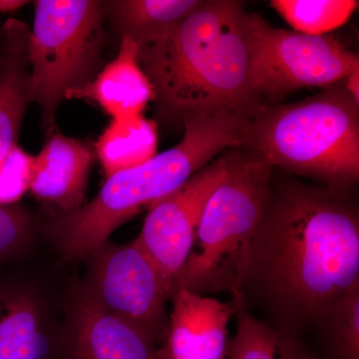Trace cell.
<instances>
[{
  "label": "cell",
  "mask_w": 359,
  "mask_h": 359,
  "mask_svg": "<svg viewBox=\"0 0 359 359\" xmlns=\"http://www.w3.org/2000/svg\"><path fill=\"white\" fill-rule=\"evenodd\" d=\"M82 285L106 311L164 344L169 318V290L162 273L136 240L126 245L109 240L83 259Z\"/></svg>",
  "instance_id": "8"
},
{
  "label": "cell",
  "mask_w": 359,
  "mask_h": 359,
  "mask_svg": "<svg viewBox=\"0 0 359 359\" xmlns=\"http://www.w3.org/2000/svg\"><path fill=\"white\" fill-rule=\"evenodd\" d=\"M106 18L105 1H35L28 41L32 94L47 132L55 129L65 94L92 81L101 70Z\"/></svg>",
  "instance_id": "6"
},
{
  "label": "cell",
  "mask_w": 359,
  "mask_h": 359,
  "mask_svg": "<svg viewBox=\"0 0 359 359\" xmlns=\"http://www.w3.org/2000/svg\"><path fill=\"white\" fill-rule=\"evenodd\" d=\"M231 149L173 193L153 203L140 235L135 238L159 269L169 297L172 283L192 250L205 205L226 173Z\"/></svg>",
  "instance_id": "10"
},
{
  "label": "cell",
  "mask_w": 359,
  "mask_h": 359,
  "mask_svg": "<svg viewBox=\"0 0 359 359\" xmlns=\"http://www.w3.org/2000/svg\"><path fill=\"white\" fill-rule=\"evenodd\" d=\"M32 155L15 145L0 162V205L18 204L29 190Z\"/></svg>",
  "instance_id": "22"
},
{
  "label": "cell",
  "mask_w": 359,
  "mask_h": 359,
  "mask_svg": "<svg viewBox=\"0 0 359 359\" xmlns=\"http://www.w3.org/2000/svg\"><path fill=\"white\" fill-rule=\"evenodd\" d=\"M173 311L162 359H224L228 356V325L244 302H221L202 294L179 290L172 297Z\"/></svg>",
  "instance_id": "12"
},
{
  "label": "cell",
  "mask_w": 359,
  "mask_h": 359,
  "mask_svg": "<svg viewBox=\"0 0 359 359\" xmlns=\"http://www.w3.org/2000/svg\"><path fill=\"white\" fill-rule=\"evenodd\" d=\"M249 285L292 334L325 323L359 287L358 211L347 193L294 179L276 186L271 177L242 294Z\"/></svg>",
  "instance_id": "1"
},
{
  "label": "cell",
  "mask_w": 359,
  "mask_h": 359,
  "mask_svg": "<svg viewBox=\"0 0 359 359\" xmlns=\"http://www.w3.org/2000/svg\"><path fill=\"white\" fill-rule=\"evenodd\" d=\"M344 88L353 97V100L359 104V67L351 71L344 80H342Z\"/></svg>",
  "instance_id": "23"
},
{
  "label": "cell",
  "mask_w": 359,
  "mask_h": 359,
  "mask_svg": "<svg viewBox=\"0 0 359 359\" xmlns=\"http://www.w3.org/2000/svg\"><path fill=\"white\" fill-rule=\"evenodd\" d=\"M271 6L295 32L325 35L346 23L358 1L355 0H273Z\"/></svg>",
  "instance_id": "19"
},
{
  "label": "cell",
  "mask_w": 359,
  "mask_h": 359,
  "mask_svg": "<svg viewBox=\"0 0 359 359\" xmlns=\"http://www.w3.org/2000/svg\"><path fill=\"white\" fill-rule=\"evenodd\" d=\"M359 67L358 53L327 35H308L256 20L252 80L264 106L302 88H327Z\"/></svg>",
  "instance_id": "7"
},
{
  "label": "cell",
  "mask_w": 359,
  "mask_h": 359,
  "mask_svg": "<svg viewBox=\"0 0 359 359\" xmlns=\"http://www.w3.org/2000/svg\"><path fill=\"white\" fill-rule=\"evenodd\" d=\"M33 269L0 278V359H62L65 285Z\"/></svg>",
  "instance_id": "9"
},
{
  "label": "cell",
  "mask_w": 359,
  "mask_h": 359,
  "mask_svg": "<svg viewBox=\"0 0 359 359\" xmlns=\"http://www.w3.org/2000/svg\"><path fill=\"white\" fill-rule=\"evenodd\" d=\"M157 124L143 115L113 119L94 144L106 177L139 166L157 152Z\"/></svg>",
  "instance_id": "17"
},
{
  "label": "cell",
  "mask_w": 359,
  "mask_h": 359,
  "mask_svg": "<svg viewBox=\"0 0 359 359\" xmlns=\"http://www.w3.org/2000/svg\"><path fill=\"white\" fill-rule=\"evenodd\" d=\"M41 223L23 205H0V264L33 252L42 237Z\"/></svg>",
  "instance_id": "20"
},
{
  "label": "cell",
  "mask_w": 359,
  "mask_h": 359,
  "mask_svg": "<svg viewBox=\"0 0 359 359\" xmlns=\"http://www.w3.org/2000/svg\"><path fill=\"white\" fill-rule=\"evenodd\" d=\"M257 15L236 0H202L171 32L138 46L161 120L182 126L204 111L263 109L252 80Z\"/></svg>",
  "instance_id": "2"
},
{
  "label": "cell",
  "mask_w": 359,
  "mask_h": 359,
  "mask_svg": "<svg viewBox=\"0 0 359 359\" xmlns=\"http://www.w3.org/2000/svg\"><path fill=\"white\" fill-rule=\"evenodd\" d=\"M29 33L20 20H8L0 26V162L18 145L21 125L33 102Z\"/></svg>",
  "instance_id": "14"
},
{
  "label": "cell",
  "mask_w": 359,
  "mask_h": 359,
  "mask_svg": "<svg viewBox=\"0 0 359 359\" xmlns=\"http://www.w3.org/2000/svg\"><path fill=\"white\" fill-rule=\"evenodd\" d=\"M237 334L229 342L230 359H318L297 334L271 327L238 306Z\"/></svg>",
  "instance_id": "18"
},
{
  "label": "cell",
  "mask_w": 359,
  "mask_h": 359,
  "mask_svg": "<svg viewBox=\"0 0 359 359\" xmlns=\"http://www.w3.org/2000/svg\"><path fill=\"white\" fill-rule=\"evenodd\" d=\"M252 117L224 108L189 116L178 145L112 175L88 204L42 221V237L65 263L83 261L138 212L173 193L224 151L244 145Z\"/></svg>",
  "instance_id": "3"
},
{
  "label": "cell",
  "mask_w": 359,
  "mask_h": 359,
  "mask_svg": "<svg viewBox=\"0 0 359 359\" xmlns=\"http://www.w3.org/2000/svg\"><path fill=\"white\" fill-rule=\"evenodd\" d=\"M202 0L105 1L106 15L120 36L141 46L164 36L192 13Z\"/></svg>",
  "instance_id": "16"
},
{
  "label": "cell",
  "mask_w": 359,
  "mask_h": 359,
  "mask_svg": "<svg viewBox=\"0 0 359 359\" xmlns=\"http://www.w3.org/2000/svg\"><path fill=\"white\" fill-rule=\"evenodd\" d=\"M27 4L25 0H0V13H13Z\"/></svg>",
  "instance_id": "24"
},
{
  "label": "cell",
  "mask_w": 359,
  "mask_h": 359,
  "mask_svg": "<svg viewBox=\"0 0 359 359\" xmlns=\"http://www.w3.org/2000/svg\"><path fill=\"white\" fill-rule=\"evenodd\" d=\"M275 168L252 149H231L221 183L210 196L201 217L195 242L170 290L195 294L229 292L243 302L249 257Z\"/></svg>",
  "instance_id": "5"
},
{
  "label": "cell",
  "mask_w": 359,
  "mask_h": 359,
  "mask_svg": "<svg viewBox=\"0 0 359 359\" xmlns=\"http://www.w3.org/2000/svg\"><path fill=\"white\" fill-rule=\"evenodd\" d=\"M47 133L41 151L32 156L29 191L53 208V215L74 211L84 205L93 150L86 142L56 128Z\"/></svg>",
  "instance_id": "13"
},
{
  "label": "cell",
  "mask_w": 359,
  "mask_h": 359,
  "mask_svg": "<svg viewBox=\"0 0 359 359\" xmlns=\"http://www.w3.org/2000/svg\"><path fill=\"white\" fill-rule=\"evenodd\" d=\"M325 323L332 332L334 359H359V287L335 306Z\"/></svg>",
  "instance_id": "21"
},
{
  "label": "cell",
  "mask_w": 359,
  "mask_h": 359,
  "mask_svg": "<svg viewBox=\"0 0 359 359\" xmlns=\"http://www.w3.org/2000/svg\"><path fill=\"white\" fill-rule=\"evenodd\" d=\"M138 45L122 37L117 56L92 81L70 90L65 99H84L100 106L113 119L143 115L153 101L152 85L137 60Z\"/></svg>",
  "instance_id": "15"
},
{
  "label": "cell",
  "mask_w": 359,
  "mask_h": 359,
  "mask_svg": "<svg viewBox=\"0 0 359 359\" xmlns=\"http://www.w3.org/2000/svg\"><path fill=\"white\" fill-rule=\"evenodd\" d=\"M243 146L273 168L347 193L359 178V104L341 81L299 102L264 106Z\"/></svg>",
  "instance_id": "4"
},
{
  "label": "cell",
  "mask_w": 359,
  "mask_h": 359,
  "mask_svg": "<svg viewBox=\"0 0 359 359\" xmlns=\"http://www.w3.org/2000/svg\"><path fill=\"white\" fill-rule=\"evenodd\" d=\"M62 359H162L157 342L101 308L81 278L66 282Z\"/></svg>",
  "instance_id": "11"
}]
</instances>
